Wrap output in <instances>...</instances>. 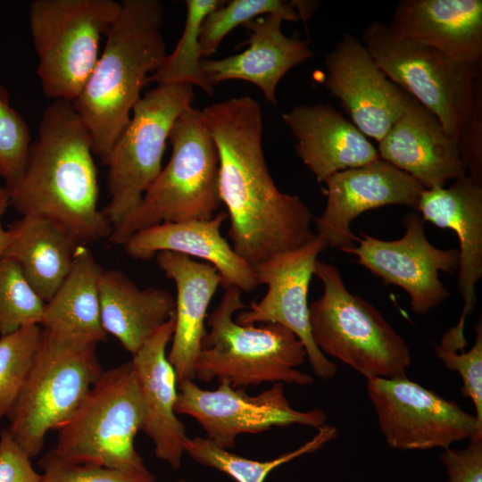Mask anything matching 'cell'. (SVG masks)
<instances>
[{
    "instance_id": "cell-1",
    "label": "cell",
    "mask_w": 482,
    "mask_h": 482,
    "mask_svg": "<svg viewBox=\"0 0 482 482\" xmlns=\"http://www.w3.org/2000/svg\"><path fill=\"white\" fill-rule=\"evenodd\" d=\"M202 113L217 149L219 194L235 252L254 266L311 242L316 234L310 209L281 192L268 170L259 103L248 96L232 97Z\"/></svg>"
},
{
    "instance_id": "cell-2",
    "label": "cell",
    "mask_w": 482,
    "mask_h": 482,
    "mask_svg": "<svg viewBox=\"0 0 482 482\" xmlns=\"http://www.w3.org/2000/svg\"><path fill=\"white\" fill-rule=\"evenodd\" d=\"M92 138L72 103L52 101L31 143L25 170L8 189L22 216L49 220L79 244L108 238L112 226L98 209Z\"/></svg>"
},
{
    "instance_id": "cell-3",
    "label": "cell",
    "mask_w": 482,
    "mask_h": 482,
    "mask_svg": "<svg viewBox=\"0 0 482 482\" xmlns=\"http://www.w3.org/2000/svg\"><path fill=\"white\" fill-rule=\"evenodd\" d=\"M163 18L164 7L158 0L120 2L104 51L72 103L89 131L94 155L104 165L149 77L167 55Z\"/></svg>"
},
{
    "instance_id": "cell-4",
    "label": "cell",
    "mask_w": 482,
    "mask_h": 482,
    "mask_svg": "<svg viewBox=\"0 0 482 482\" xmlns=\"http://www.w3.org/2000/svg\"><path fill=\"white\" fill-rule=\"evenodd\" d=\"M246 307L237 287L224 288L207 318L209 330L195 362V378L226 380L236 388L262 383L312 385L313 378L297 369L307 359L302 341L277 323L238 324L235 314Z\"/></svg>"
},
{
    "instance_id": "cell-5",
    "label": "cell",
    "mask_w": 482,
    "mask_h": 482,
    "mask_svg": "<svg viewBox=\"0 0 482 482\" xmlns=\"http://www.w3.org/2000/svg\"><path fill=\"white\" fill-rule=\"evenodd\" d=\"M169 140L170 161L137 206L112 229L109 243L123 245L139 230L163 222L208 220L218 212V154L202 111L191 106L182 112Z\"/></svg>"
},
{
    "instance_id": "cell-6",
    "label": "cell",
    "mask_w": 482,
    "mask_h": 482,
    "mask_svg": "<svg viewBox=\"0 0 482 482\" xmlns=\"http://www.w3.org/2000/svg\"><path fill=\"white\" fill-rule=\"evenodd\" d=\"M322 295L309 305L312 337L332 356L367 380L406 376L411 355L404 338L371 303L353 295L337 267L317 260Z\"/></svg>"
},
{
    "instance_id": "cell-7",
    "label": "cell",
    "mask_w": 482,
    "mask_h": 482,
    "mask_svg": "<svg viewBox=\"0 0 482 482\" xmlns=\"http://www.w3.org/2000/svg\"><path fill=\"white\" fill-rule=\"evenodd\" d=\"M96 346L42 328L30 374L7 414L8 430L30 458L40 453L47 433L73 415L104 372Z\"/></svg>"
},
{
    "instance_id": "cell-8",
    "label": "cell",
    "mask_w": 482,
    "mask_h": 482,
    "mask_svg": "<svg viewBox=\"0 0 482 482\" xmlns=\"http://www.w3.org/2000/svg\"><path fill=\"white\" fill-rule=\"evenodd\" d=\"M114 0H33L29 24L45 96L73 103L99 58V43L116 20Z\"/></svg>"
},
{
    "instance_id": "cell-9",
    "label": "cell",
    "mask_w": 482,
    "mask_h": 482,
    "mask_svg": "<svg viewBox=\"0 0 482 482\" xmlns=\"http://www.w3.org/2000/svg\"><path fill=\"white\" fill-rule=\"evenodd\" d=\"M144 410L131 361L102 373L58 431L55 452L79 463L145 470L135 447Z\"/></svg>"
},
{
    "instance_id": "cell-10",
    "label": "cell",
    "mask_w": 482,
    "mask_h": 482,
    "mask_svg": "<svg viewBox=\"0 0 482 482\" xmlns=\"http://www.w3.org/2000/svg\"><path fill=\"white\" fill-rule=\"evenodd\" d=\"M362 39L386 77L431 112L458 142L472 110L481 67L459 62L433 47L402 38L380 21L369 23Z\"/></svg>"
},
{
    "instance_id": "cell-11",
    "label": "cell",
    "mask_w": 482,
    "mask_h": 482,
    "mask_svg": "<svg viewBox=\"0 0 482 482\" xmlns=\"http://www.w3.org/2000/svg\"><path fill=\"white\" fill-rule=\"evenodd\" d=\"M194 98L190 85H157L134 106L105 165L110 200L102 211L112 229L137 206L160 174L170 130Z\"/></svg>"
},
{
    "instance_id": "cell-12",
    "label": "cell",
    "mask_w": 482,
    "mask_h": 482,
    "mask_svg": "<svg viewBox=\"0 0 482 482\" xmlns=\"http://www.w3.org/2000/svg\"><path fill=\"white\" fill-rule=\"evenodd\" d=\"M386 443L397 450H446L465 439H482V424L454 401L407 376L367 380Z\"/></svg>"
},
{
    "instance_id": "cell-13",
    "label": "cell",
    "mask_w": 482,
    "mask_h": 482,
    "mask_svg": "<svg viewBox=\"0 0 482 482\" xmlns=\"http://www.w3.org/2000/svg\"><path fill=\"white\" fill-rule=\"evenodd\" d=\"M176 414L194 418L206 438L220 448H235L242 434H259L273 427L302 425L319 428L327 415L320 409H294L286 396L284 384L273 383L260 394L250 395L245 388L219 381L214 390L203 389L191 379L178 383Z\"/></svg>"
},
{
    "instance_id": "cell-14",
    "label": "cell",
    "mask_w": 482,
    "mask_h": 482,
    "mask_svg": "<svg viewBox=\"0 0 482 482\" xmlns=\"http://www.w3.org/2000/svg\"><path fill=\"white\" fill-rule=\"evenodd\" d=\"M405 232L395 240H383L361 233L358 245L343 252L353 253L356 262L381 278L395 285L410 296L411 311L426 314L443 304L449 290L439 279V271L458 270L459 252L439 249L426 237L424 221L418 212L403 218Z\"/></svg>"
},
{
    "instance_id": "cell-15",
    "label": "cell",
    "mask_w": 482,
    "mask_h": 482,
    "mask_svg": "<svg viewBox=\"0 0 482 482\" xmlns=\"http://www.w3.org/2000/svg\"><path fill=\"white\" fill-rule=\"evenodd\" d=\"M326 247L316 234L308 244L253 266L259 285H266L267 291L235 318L241 325L277 323L294 332L305 347L314 374L325 380L334 378L337 368L312 340L308 291L318 256Z\"/></svg>"
},
{
    "instance_id": "cell-16",
    "label": "cell",
    "mask_w": 482,
    "mask_h": 482,
    "mask_svg": "<svg viewBox=\"0 0 482 482\" xmlns=\"http://www.w3.org/2000/svg\"><path fill=\"white\" fill-rule=\"evenodd\" d=\"M325 85L365 136L380 141L411 96L389 79L362 42L345 33L325 58Z\"/></svg>"
},
{
    "instance_id": "cell-17",
    "label": "cell",
    "mask_w": 482,
    "mask_h": 482,
    "mask_svg": "<svg viewBox=\"0 0 482 482\" xmlns=\"http://www.w3.org/2000/svg\"><path fill=\"white\" fill-rule=\"evenodd\" d=\"M327 203L315 219L317 235L327 247L344 251L354 245L352 222L362 212L386 205H404L418 212L424 187L411 175L378 158L337 172L325 181Z\"/></svg>"
},
{
    "instance_id": "cell-18",
    "label": "cell",
    "mask_w": 482,
    "mask_h": 482,
    "mask_svg": "<svg viewBox=\"0 0 482 482\" xmlns=\"http://www.w3.org/2000/svg\"><path fill=\"white\" fill-rule=\"evenodd\" d=\"M418 212L424 222L453 230L459 240L457 286L463 308L458 323L443 336L439 346L461 352L467 345L466 318L474 311L476 285L482 278V182L467 174L448 187L425 189Z\"/></svg>"
},
{
    "instance_id": "cell-19",
    "label": "cell",
    "mask_w": 482,
    "mask_h": 482,
    "mask_svg": "<svg viewBox=\"0 0 482 482\" xmlns=\"http://www.w3.org/2000/svg\"><path fill=\"white\" fill-rule=\"evenodd\" d=\"M174 325L173 315L132 355L131 362L144 410L141 430L152 440L156 458L176 470L182 464L187 435L175 412L178 380L166 353Z\"/></svg>"
},
{
    "instance_id": "cell-20",
    "label": "cell",
    "mask_w": 482,
    "mask_h": 482,
    "mask_svg": "<svg viewBox=\"0 0 482 482\" xmlns=\"http://www.w3.org/2000/svg\"><path fill=\"white\" fill-rule=\"evenodd\" d=\"M378 143L379 158L411 175L426 190L467 175L457 140L413 97Z\"/></svg>"
},
{
    "instance_id": "cell-21",
    "label": "cell",
    "mask_w": 482,
    "mask_h": 482,
    "mask_svg": "<svg viewBox=\"0 0 482 482\" xmlns=\"http://www.w3.org/2000/svg\"><path fill=\"white\" fill-rule=\"evenodd\" d=\"M226 219V211H220L208 220L163 222L137 231L123 247L137 260H151L161 252L199 258L217 270L223 288L236 287L242 293L253 292L259 286L253 266L221 235Z\"/></svg>"
},
{
    "instance_id": "cell-22",
    "label": "cell",
    "mask_w": 482,
    "mask_h": 482,
    "mask_svg": "<svg viewBox=\"0 0 482 482\" xmlns=\"http://www.w3.org/2000/svg\"><path fill=\"white\" fill-rule=\"evenodd\" d=\"M285 17L269 13L244 24L248 31L247 48L222 59H202L201 68L214 86L229 79H241L257 86L264 98L278 105L276 88L279 80L295 66L313 57L306 40L287 37L281 30Z\"/></svg>"
},
{
    "instance_id": "cell-23",
    "label": "cell",
    "mask_w": 482,
    "mask_h": 482,
    "mask_svg": "<svg viewBox=\"0 0 482 482\" xmlns=\"http://www.w3.org/2000/svg\"><path fill=\"white\" fill-rule=\"evenodd\" d=\"M282 120L296 139V154L320 183L379 158L366 136L329 104H299Z\"/></svg>"
},
{
    "instance_id": "cell-24",
    "label": "cell",
    "mask_w": 482,
    "mask_h": 482,
    "mask_svg": "<svg viewBox=\"0 0 482 482\" xmlns=\"http://www.w3.org/2000/svg\"><path fill=\"white\" fill-rule=\"evenodd\" d=\"M387 26L402 38L481 67V0H402Z\"/></svg>"
},
{
    "instance_id": "cell-25",
    "label": "cell",
    "mask_w": 482,
    "mask_h": 482,
    "mask_svg": "<svg viewBox=\"0 0 482 482\" xmlns=\"http://www.w3.org/2000/svg\"><path fill=\"white\" fill-rule=\"evenodd\" d=\"M154 258L177 291L174 331L167 357L178 383L194 380L195 362L207 332V310L222 279L211 264L181 253L161 252Z\"/></svg>"
},
{
    "instance_id": "cell-26",
    "label": "cell",
    "mask_w": 482,
    "mask_h": 482,
    "mask_svg": "<svg viewBox=\"0 0 482 482\" xmlns=\"http://www.w3.org/2000/svg\"><path fill=\"white\" fill-rule=\"evenodd\" d=\"M98 288L104 329L132 355L175 313L170 292L139 288L117 269L103 270Z\"/></svg>"
},
{
    "instance_id": "cell-27",
    "label": "cell",
    "mask_w": 482,
    "mask_h": 482,
    "mask_svg": "<svg viewBox=\"0 0 482 482\" xmlns=\"http://www.w3.org/2000/svg\"><path fill=\"white\" fill-rule=\"evenodd\" d=\"M9 230L12 239L3 256L14 261L48 302L70 272L79 244L57 224L39 217L22 216Z\"/></svg>"
},
{
    "instance_id": "cell-28",
    "label": "cell",
    "mask_w": 482,
    "mask_h": 482,
    "mask_svg": "<svg viewBox=\"0 0 482 482\" xmlns=\"http://www.w3.org/2000/svg\"><path fill=\"white\" fill-rule=\"evenodd\" d=\"M103 270L92 251L79 244L70 272L46 303L40 326L68 338L96 344L106 341L98 288Z\"/></svg>"
},
{
    "instance_id": "cell-29",
    "label": "cell",
    "mask_w": 482,
    "mask_h": 482,
    "mask_svg": "<svg viewBox=\"0 0 482 482\" xmlns=\"http://www.w3.org/2000/svg\"><path fill=\"white\" fill-rule=\"evenodd\" d=\"M337 436L336 427L323 425L316 435L298 448L268 461L251 460L223 449L206 437H189L184 442V451L195 462L229 475L236 482H264L276 468L300 456L321 449Z\"/></svg>"
},
{
    "instance_id": "cell-30",
    "label": "cell",
    "mask_w": 482,
    "mask_h": 482,
    "mask_svg": "<svg viewBox=\"0 0 482 482\" xmlns=\"http://www.w3.org/2000/svg\"><path fill=\"white\" fill-rule=\"evenodd\" d=\"M224 3L221 0L185 1L187 16L182 35L173 52L166 55L161 66L149 77V83L196 86L208 96H213V86L201 68L200 31L205 17Z\"/></svg>"
},
{
    "instance_id": "cell-31",
    "label": "cell",
    "mask_w": 482,
    "mask_h": 482,
    "mask_svg": "<svg viewBox=\"0 0 482 482\" xmlns=\"http://www.w3.org/2000/svg\"><path fill=\"white\" fill-rule=\"evenodd\" d=\"M41 336L42 327L29 324L0 337V418L9 413L25 386Z\"/></svg>"
},
{
    "instance_id": "cell-32",
    "label": "cell",
    "mask_w": 482,
    "mask_h": 482,
    "mask_svg": "<svg viewBox=\"0 0 482 482\" xmlns=\"http://www.w3.org/2000/svg\"><path fill=\"white\" fill-rule=\"evenodd\" d=\"M269 13H278L286 21H298L299 15L291 1L231 0L212 11L204 20L200 31L202 57L214 54L224 37L238 25Z\"/></svg>"
},
{
    "instance_id": "cell-33",
    "label": "cell",
    "mask_w": 482,
    "mask_h": 482,
    "mask_svg": "<svg viewBox=\"0 0 482 482\" xmlns=\"http://www.w3.org/2000/svg\"><path fill=\"white\" fill-rule=\"evenodd\" d=\"M45 305L19 265L0 257V337L26 325H40Z\"/></svg>"
},
{
    "instance_id": "cell-34",
    "label": "cell",
    "mask_w": 482,
    "mask_h": 482,
    "mask_svg": "<svg viewBox=\"0 0 482 482\" xmlns=\"http://www.w3.org/2000/svg\"><path fill=\"white\" fill-rule=\"evenodd\" d=\"M30 145L28 124L12 107L6 89L0 84V177L7 189L22 176Z\"/></svg>"
},
{
    "instance_id": "cell-35",
    "label": "cell",
    "mask_w": 482,
    "mask_h": 482,
    "mask_svg": "<svg viewBox=\"0 0 482 482\" xmlns=\"http://www.w3.org/2000/svg\"><path fill=\"white\" fill-rule=\"evenodd\" d=\"M41 482H155V477L145 470H121L89 463L69 461L54 449L38 461Z\"/></svg>"
},
{
    "instance_id": "cell-36",
    "label": "cell",
    "mask_w": 482,
    "mask_h": 482,
    "mask_svg": "<svg viewBox=\"0 0 482 482\" xmlns=\"http://www.w3.org/2000/svg\"><path fill=\"white\" fill-rule=\"evenodd\" d=\"M476 338L469 351L451 352L435 345V353L444 365L456 371L462 381L461 395L472 401L475 416L482 424V320L475 326Z\"/></svg>"
},
{
    "instance_id": "cell-37",
    "label": "cell",
    "mask_w": 482,
    "mask_h": 482,
    "mask_svg": "<svg viewBox=\"0 0 482 482\" xmlns=\"http://www.w3.org/2000/svg\"><path fill=\"white\" fill-rule=\"evenodd\" d=\"M458 148L468 175L482 182V73L476 81L472 110L460 135Z\"/></svg>"
},
{
    "instance_id": "cell-38",
    "label": "cell",
    "mask_w": 482,
    "mask_h": 482,
    "mask_svg": "<svg viewBox=\"0 0 482 482\" xmlns=\"http://www.w3.org/2000/svg\"><path fill=\"white\" fill-rule=\"evenodd\" d=\"M447 482H482V439H471L463 449L443 450L439 454Z\"/></svg>"
},
{
    "instance_id": "cell-39",
    "label": "cell",
    "mask_w": 482,
    "mask_h": 482,
    "mask_svg": "<svg viewBox=\"0 0 482 482\" xmlns=\"http://www.w3.org/2000/svg\"><path fill=\"white\" fill-rule=\"evenodd\" d=\"M8 428L0 432V482H41V474Z\"/></svg>"
},
{
    "instance_id": "cell-40",
    "label": "cell",
    "mask_w": 482,
    "mask_h": 482,
    "mask_svg": "<svg viewBox=\"0 0 482 482\" xmlns=\"http://www.w3.org/2000/svg\"><path fill=\"white\" fill-rule=\"evenodd\" d=\"M10 205V195L5 186L0 185V257L3 256L8 247L12 234L9 229L3 227L2 220Z\"/></svg>"
},
{
    "instance_id": "cell-41",
    "label": "cell",
    "mask_w": 482,
    "mask_h": 482,
    "mask_svg": "<svg viewBox=\"0 0 482 482\" xmlns=\"http://www.w3.org/2000/svg\"><path fill=\"white\" fill-rule=\"evenodd\" d=\"M291 3L295 6L300 20H302L304 24H306L307 20L311 18L318 5V2L314 1H291Z\"/></svg>"
},
{
    "instance_id": "cell-42",
    "label": "cell",
    "mask_w": 482,
    "mask_h": 482,
    "mask_svg": "<svg viewBox=\"0 0 482 482\" xmlns=\"http://www.w3.org/2000/svg\"><path fill=\"white\" fill-rule=\"evenodd\" d=\"M172 482H187L186 478L184 477H181Z\"/></svg>"
}]
</instances>
